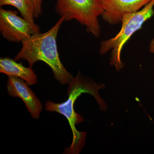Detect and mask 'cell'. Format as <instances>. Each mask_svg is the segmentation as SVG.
Listing matches in <instances>:
<instances>
[{
  "label": "cell",
  "mask_w": 154,
  "mask_h": 154,
  "mask_svg": "<svg viewBox=\"0 0 154 154\" xmlns=\"http://www.w3.org/2000/svg\"><path fill=\"white\" fill-rule=\"evenodd\" d=\"M105 88L103 84H97L85 78L79 72L73 77L69 84L68 98L65 102L55 103L49 100L45 103V109L49 112H56L64 116L67 119L72 132V141L70 146L65 149L64 153L79 154L85 146L86 137L85 132L77 130L75 125L85 121V119L75 112L74 104L76 100L82 94H88L94 96L98 103L100 110L105 111L107 106L105 101L99 95V91Z\"/></svg>",
  "instance_id": "obj_1"
},
{
  "label": "cell",
  "mask_w": 154,
  "mask_h": 154,
  "mask_svg": "<svg viewBox=\"0 0 154 154\" xmlns=\"http://www.w3.org/2000/svg\"><path fill=\"white\" fill-rule=\"evenodd\" d=\"M64 22V18L61 17L48 31L34 33L22 41V48L14 59L26 60L31 68L38 61L44 62L61 85H66L69 84L73 77L62 63L58 51V33Z\"/></svg>",
  "instance_id": "obj_2"
},
{
  "label": "cell",
  "mask_w": 154,
  "mask_h": 154,
  "mask_svg": "<svg viewBox=\"0 0 154 154\" xmlns=\"http://www.w3.org/2000/svg\"><path fill=\"white\" fill-rule=\"evenodd\" d=\"M154 0L146 5L139 11L125 15L122 20L121 29L114 37L101 42L99 53L102 55L111 51L110 66L120 71L124 63L121 59V53L125 44L144 23L151 19L154 14Z\"/></svg>",
  "instance_id": "obj_3"
},
{
  "label": "cell",
  "mask_w": 154,
  "mask_h": 154,
  "mask_svg": "<svg viewBox=\"0 0 154 154\" xmlns=\"http://www.w3.org/2000/svg\"><path fill=\"white\" fill-rule=\"evenodd\" d=\"M55 10L65 22L75 19L85 26L88 33L100 36L99 17L103 10L99 0H57Z\"/></svg>",
  "instance_id": "obj_4"
},
{
  "label": "cell",
  "mask_w": 154,
  "mask_h": 154,
  "mask_svg": "<svg viewBox=\"0 0 154 154\" xmlns=\"http://www.w3.org/2000/svg\"><path fill=\"white\" fill-rule=\"evenodd\" d=\"M17 11L0 9V32L3 38L13 42H22L34 33L40 32L37 24L19 17Z\"/></svg>",
  "instance_id": "obj_5"
},
{
  "label": "cell",
  "mask_w": 154,
  "mask_h": 154,
  "mask_svg": "<svg viewBox=\"0 0 154 154\" xmlns=\"http://www.w3.org/2000/svg\"><path fill=\"white\" fill-rule=\"evenodd\" d=\"M102 19L110 25L121 23L125 15L139 11L151 0H99Z\"/></svg>",
  "instance_id": "obj_6"
},
{
  "label": "cell",
  "mask_w": 154,
  "mask_h": 154,
  "mask_svg": "<svg viewBox=\"0 0 154 154\" xmlns=\"http://www.w3.org/2000/svg\"><path fill=\"white\" fill-rule=\"evenodd\" d=\"M7 87L10 96L22 99L32 118H39L42 109V103L24 80L17 77L9 76Z\"/></svg>",
  "instance_id": "obj_7"
},
{
  "label": "cell",
  "mask_w": 154,
  "mask_h": 154,
  "mask_svg": "<svg viewBox=\"0 0 154 154\" xmlns=\"http://www.w3.org/2000/svg\"><path fill=\"white\" fill-rule=\"evenodd\" d=\"M0 72L8 76H15L24 80L29 85L37 83V77L32 68L26 67L21 63L8 57L0 59Z\"/></svg>",
  "instance_id": "obj_8"
},
{
  "label": "cell",
  "mask_w": 154,
  "mask_h": 154,
  "mask_svg": "<svg viewBox=\"0 0 154 154\" xmlns=\"http://www.w3.org/2000/svg\"><path fill=\"white\" fill-rule=\"evenodd\" d=\"M15 7L22 17L32 24H35V0H0V6Z\"/></svg>",
  "instance_id": "obj_9"
},
{
  "label": "cell",
  "mask_w": 154,
  "mask_h": 154,
  "mask_svg": "<svg viewBox=\"0 0 154 154\" xmlns=\"http://www.w3.org/2000/svg\"><path fill=\"white\" fill-rule=\"evenodd\" d=\"M42 0H35V18H38L41 16L42 12Z\"/></svg>",
  "instance_id": "obj_10"
},
{
  "label": "cell",
  "mask_w": 154,
  "mask_h": 154,
  "mask_svg": "<svg viewBox=\"0 0 154 154\" xmlns=\"http://www.w3.org/2000/svg\"><path fill=\"white\" fill-rule=\"evenodd\" d=\"M149 51L153 54H154V38H152L150 42Z\"/></svg>",
  "instance_id": "obj_11"
}]
</instances>
